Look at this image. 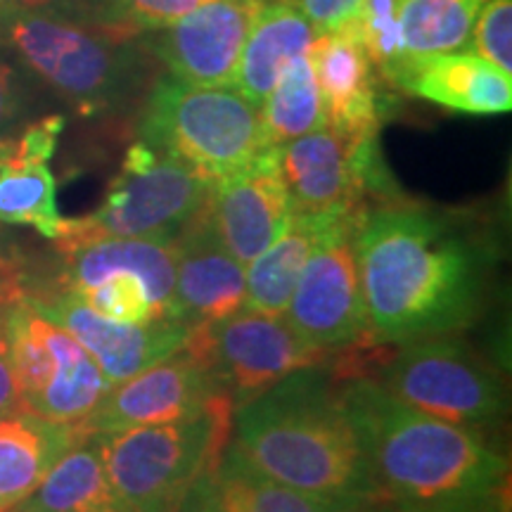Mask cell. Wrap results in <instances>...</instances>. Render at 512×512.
<instances>
[{"label": "cell", "mask_w": 512, "mask_h": 512, "mask_svg": "<svg viewBox=\"0 0 512 512\" xmlns=\"http://www.w3.org/2000/svg\"><path fill=\"white\" fill-rule=\"evenodd\" d=\"M309 57L323 95L325 126L349 136H377L382 121V95L377 91L368 50L356 24L320 31L311 41Z\"/></svg>", "instance_id": "ac0fdd59"}, {"label": "cell", "mask_w": 512, "mask_h": 512, "mask_svg": "<svg viewBox=\"0 0 512 512\" xmlns=\"http://www.w3.org/2000/svg\"><path fill=\"white\" fill-rule=\"evenodd\" d=\"M339 399L377 501L399 512H494L508 460L477 430L415 411L366 375L344 380Z\"/></svg>", "instance_id": "7a4b0ae2"}, {"label": "cell", "mask_w": 512, "mask_h": 512, "mask_svg": "<svg viewBox=\"0 0 512 512\" xmlns=\"http://www.w3.org/2000/svg\"><path fill=\"white\" fill-rule=\"evenodd\" d=\"M316 31H332L354 22L361 0H292Z\"/></svg>", "instance_id": "e575fe53"}, {"label": "cell", "mask_w": 512, "mask_h": 512, "mask_svg": "<svg viewBox=\"0 0 512 512\" xmlns=\"http://www.w3.org/2000/svg\"><path fill=\"white\" fill-rule=\"evenodd\" d=\"M261 3H271V0H261Z\"/></svg>", "instance_id": "ab89813d"}, {"label": "cell", "mask_w": 512, "mask_h": 512, "mask_svg": "<svg viewBox=\"0 0 512 512\" xmlns=\"http://www.w3.org/2000/svg\"><path fill=\"white\" fill-rule=\"evenodd\" d=\"M83 439L86 434L79 425H64L27 411L0 420V512L34 494L50 467Z\"/></svg>", "instance_id": "603a6c76"}, {"label": "cell", "mask_w": 512, "mask_h": 512, "mask_svg": "<svg viewBox=\"0 0 512 512\" xmlns=\"http://www.w3.org/2000/svg\"><path fill=\"white\" fill-rule=\"evenodd\" d=\"M403 3L406 0H361V8L354 19L370 62L392 86H399L403 64H406L401 34Z\"/></svg>", "instance_id": "f1b7e54d"}, {"label": "cell", "mask_w": 512, "mask_h": 512, "mask_svg": "<svg viewBox=\"0 0 512 512\" xmlns=\"http://www.w3.org/2000/svg\"><path fill=\"white\" fill-rule=\"evenodd\" d=\"M185 344L209 363L235 411L287 375L318 368L330 358L304 342L285 316H268L245 306L233 316L192 328Z\"/></svg>", "instance_id": "8fae6325"}, {"label": "cell", "mask_w": 512, "mask_h": 512, "mask_svg": "<svg viewBox=\"0 0 512 512\" xmlns=\"http://www.w3.org/2000/svg\"><path fill=\"white\" fill-rule=\"evenodd\" d=\"M259 8L261 0H209L171 27L152 31L143 46L164 64L171 79L190 86L233 88Z\"/></svg>", "instance_id": "9a60e30c"}, {"label": "cell", "mask_w": 512, "mask_h": 512, "mask_svg": "<svg viewBox=\"0 0 512 512\" xmlns=\"http://www.w3.org/2000/svg\"><path fill=\"white\" fill-rule=\"evenodd\" d=\"M204 3L209 0H112V8L119 24L143 36L171 27Z\"/></svg>", "instance_id": "1f68e13d"}, {"label": "cell", "mask_w": 512, "mask_h": 512, "mask_svg": "<svg viewBox=\"0 0 512 512\" xmlns=\"http://www.w3.org/2000/svg\"><path fill=\"white\" fill-rule=\"evenodd\" d=\"M176 318L188 328L216 323L245 306L247 273L223 247L207 211H197L174 240Z\"/></svg>", "instance_id": "e0dca14e"}, {"label": "cell", "mask_w": 512, "mask_h": 512, "mask_svg": "<svg viewBox=\"0 0 512 512\" xmlns=\"http://www.w3.org/2000/svg\"><path fill=\"white\" fill-rule=\"evenodd\" d=\"M8 512H38V510H27V508H19V505H17V508H12Z\"/></svg>", "instance_id": "f35d334b"}, {"label": "cell", "mask_w": 512, "mask_h": 512, "mask_svg": "<svg viewBox=\"0 0 512 512\" xmlns=\"http://www.w3.org/2000/svg\"><path fill=\"white\" fill-rule=\"evenodd\" d=\"M0 8H15V10H29V12H53V15L81 19V22L102 24V27H119L128 29L119 24L117 15H114L112 0H3ZM133 31V29H128ZM136 34V31H133Z\"/></svg>", "instance_id": "836d02e7"}, {"label": "cell", "mask_w": 512, "mask_h": 512, "mask_svg": "<svg viewBox=\"0 0 512 512\" xmlns=\"http://www.w3.org/2000/svg\"><path fill=\"white\" fill-rule=\"evenodd\" d=\"M470 38L479 57L512 74V0H486Z\"/></svg>", "instance_id": "4dcf8cb0"}, {"label": "cell", "mask_w": 512, "mask_h": 512, "mask_svg": "<svg viewBox=\"0 0 512 512\" xmlns=\"http://www.w3.org/2000/svg\"><path fill=\"white\" fill-rule=\"evenodd\" d=\"M38 313L53 320L81 344L98 363L107 382L117 384L152 363L162 361L181 349L190 337L188 325L181 320H150V323H119L88 309L72 292L31 287L24 294Z\"/></svg>", "instance_id": "5bb4252c"}, {"label": "cell", "mask_w": 512, "mask_h": 512, "mask_svg": "<svg viewBox=\"0 0 512 512\" xmlns=\"http://www.w3.org/2000/svg\"><path fill=\"white\" fill-rule=\"evenodd\" d=\"M351 512H399L396 508H392L389 503H382V501H373V503H366L361 505V508L351 510Z\"/></svg>", "instance_id": "74e56055"}, {"label": "cell", "mask_w": 512, "mask_h": 512, "mask_svg": "<svg viewBox=\"0 0 512 512\" xmlns=\"http://www.w3.org/2000/svg\"><path fill=\"white\" fill-rule=\"evenodd\" d=\"M64 131L62 114H50L34 121L17 136L0 138V164L5 162H50L57 140Z\"/></svg>", "instance_id": "d6a6232c"}, {"label": "cell", "mask_w": 512, "mask_h": 512, "mask_svg": "<svg viewBox=\"0 0 512 512\" xmlns=\"http://www.w3.org/2000/svg\"><path fill=\"white\" fill-rule=\"evenodd\" d=\"M377 373V382L406 406L460 427L491 425L508 406L501 375L451 337L401 344Z\"/></svg>", "instance_id": "9c48e42d"}, {"label": "cell", "mask_w": 512, "mask_h": 512, "mask_svg": "<svg viewBox=\"0 0 512 512\" xmlns=\"http://www.w3.org/2000/svg\"><path fill=\"white\" fill-rule=\"evenodd\" d=\"M204 211L223 247L245 266L278 240L292 219L278 147H268L245 169L211 181Z\"/></svg>", "instance_id": "2e32d148"}, {"label": "cell", "mask_w": 512, "mask_h": 512, "mask_svg": "<svg viewBox=\"0 0 512 512\" xmlns=\"http://www.w3.org/2000/svg\"><path fill=\"white\" fill-rule=\"evenodd\" d=\"M316 34V27L292 0L261 3L242 48L235 91L256 107L264 105L283 69L309 50Z\"/></svg>", "instance_id": "7402d4cb"}, {"label": "cell", "mask_w": 512, "mask_h": 512, "mask_svg": "<svg viewBox=\"0 0 512 512\" xmlns=\"http://www.w3.org/2000/svg\"><path fill=\"white\" fill-rule=\"evenodd\" d=\"M211 181L143 140L128 147L121 171L93 214L64 219L55 247L93 238L174 242L207 202Z\"/></svg>", "instance_id": "52a82bcc"}, {"label": "cell", "mask_w": 512, "mask_h": 512, "mask_svg": "<svg viewBox=\"0 0 512 512\" xmlns=\"http://www.w3.org/2000/svg\"><path fill=\"white\" fill-rule=\"evenodd\" d=\"M140 140L219 181L268 150L261 107L230 86H190L171 76L150 88L140 110Z\"/></svg>", "instance_id": "8992f818"}, {"label": "cell", "mask_w": 512, "mask_h": 512, "mask_svg": "<svg viewBox=\"0 0 512 512\" xmlns=\"http://www.w3.org/2000/svg\"><path fill=\"white\" fill-rule=\"evenodd\" d=\"M140 34L81 19L0 8V41L79 117L124 112L143 93L147 62Z\"/></svg>", "instance_id": "277c9868"}, {"label": "cell", "mask_w": 512, "mask_h": 512, "mask_svg": "<svg viewBox=\"0 0 512 512\" xmlns=\"http://www.w3.org/2000/svg\"><path fill=\"white\" fill-rule=\"evenodd\" d=\"M0 5H3V0H0Z\"/></svg>", "instance_id": "60d3db41"}, {"label": "cell", "mask_w": 512, "mask_h": 512, "mask_svg": "<svg viewBox=\"0 0 512 512\" xmlns=\"http://www.w3.org/2000/svg\"><path fill=\"white\" fill-rule=\"evenodd\" d=\"M62 256L57 287L67 292H81L98 283L107 273L128 271L143 278L150 290L159 316L176 318V252L174 242L140 238H93L76 245L57 247ZM183 323V320H181Z\"/></svg>", "instance_id": "ffe728a7"}, {"label": "cell", "mask_w": 512, "mask_h": 512, "mask_svg": "<svg viewBox=\"0 0 512 512\" xmlns=\"http://www.w3.org/2000/svg\"><path fill=\"white\" fill-rule=\"evenodd\" d=\"M261 121L271 147H280L325 126L323 95L306 53L287 64L278 76L261 105Z\"/></svg>", "instance_id": "4316f807"}, {"label": "cell", "mask_w": 512, "mask_h": 512, "mask_svg": "<svg viewBox=\"0 0 512 512\" xmlns=\"http://www.w3.org/2000/svg\"><path fill=\"white\" fill-rule=\"evenodd\" d=\"M0 223L31 226L48 240L60 235L64 219L50 162L0 164Z\"/></svg>", "instance_id": "83f0119b"}, {"label": "cell", "mask_w": 512, "mask_h": 512, "mask_svg": "<svg viewBox=\"0 0 512 512\" xmlns=\"http://www.w3.org/2000/svg\"><path fill=\"white\" fill-rule=\"evenodd\" d=\"M361 505L366 503L306 494L273 482L230 441L221 458L192 484L178 512H351Z\"/></svg>", "instance_id": "d6986e66"}, {"label": "cell", "mask_w": 512, "mask_h": 512, "mask_svg": "<svg viewBox=\"0 0 512 512\" xmlns=\"http://www.w3.org/2000/svg\"><path fill=\"white\" fill-rule=\"evenodd\" d=\"M233 415V401L223 394L188 418L95 434L126 512L181 510L192 484L228 446Z\"/></svg>", "instance_id": "5b68a950"}, {"label": "cell", "mask_w": 512, "mask_h": 512, "mask_svg": "<svg viewBox=\"0 0 512 512\" xmlns=\"http://www.w3.org/2000/svg\"><path fill=\"white\" fill-rule=\"evenodd\" d=\"M22 411V394H19V384L15 368H12L8 342L0 335V420Z\"/></svg>", "instance_id": "8d00e7d4"}, {"label": "cell", "mask_w": 512, "mask_h": 512, "mask_svg": "<svg viewBox=\"0 0 512 512\" xmlns=\"http://www.w3.org/2000/svg\"><path fill=\"white\" fill-rule=\"evenodd\" d=\"M339 211L349 209L292 214L283 235L245 266V309L268 313V316H283L313 247L318 245L320 235L325 233V228Z\"/></svg>", "instance_id": "cb8c5ba5"}, {"label": "cell", "mask_w": 512, "mask_h": 512, "mask_svg": "<svg viewBox=\"0 0 512 512\" xmlns=\"http://www.w3.org/2000/svg\"><path fill=\"white\" fill-rule=\"evenodd\" d=\"M366 209L335 214L313 247L283 313L304 342L330 356L368 342V316L354 245Z\"/></svg>", "instance_id": "30bf717a"}, {"label": "cell", "mask_w": 512, "mask_h": 512, "mask_svg": "<svg viewBox=\"0 0 512 512\" xmlns=\"http://www.w3.org/2000/svg\"><path fill=\"white\" fill-rule=\"evenodd\" d=\"M354 245L375 347L453 337L482 316L491 252L451 216L389 197L366 209Z\"/></svg>", "instance_id": "6da1fadb"}, {"label": "cell", "mask_w": 512, "mask_h": 512, "mask_svg": "<svg viewBox=\"0 0 512 512\" xmlns=\"http://www.w3.org/2000/svg\"><path fill=\"white\" fill-rule=\"evenodd\" d=\"M22 114V91L15 69L0 57V138L10 136Z\"/></svg>", "instance_id": "d590c367"}, {"label": "cell", "mask_w": 512, "mask_h": 512, "mask_svg": "<svg viewBox=\"0 0 512 512\" xmlns=\"http://www.w3.org/2000/svg\"><path fill=\"white\" fill-rule=\"evenodd\" d=\"M484 3L486 0H406L401 12L403 57H406L403 72L425 57L463 48L470 41L472 27Z\"/></svg>", "instance_id": "484cf974"}, {"label": "cell", "mask_w": 512, "mask_h": 512, "mask_svg": "<svg viewBox=\"0 0 512 512\" xmlns=\"http://www.w3.org/2000/svg\"><path fill=\"white\" fill-rule=\"evenodd\" d=\"M19 508L38 512H126L107 477L95 434H88L69 448Z\"/></svg>", "instance_id": "d4e9b609"}, {"label": "cell", "mask_w": 512, "mask_h": 512, "mask_svg": "<svg viewBox=\"0 0 512 512\" xmlns=\"http://www.w3.org/2000/svg\"><path fill=\"white\" fill-rule=\"evenodd\" d=\"M399 88L434 105L463 114H505L512 110V79L475 50H451L413 62Z\"/></svg>", "instance_id": "44dd1931"}, {"label": "cell", "mask_w": 512, "mask_h": 512, "mask_svg": "<svg viewBox=\"0 0 512 512\" xmlns=\"http://www.w3.org/2000/svg\"><path fill=\"white\" fill-rule=\"evenodd\" d=\"M0 335L8 342L27 413L79 425L112 387L93 356L27 297L0 309Z\"/></svg>", "instance_id": "ba28073f"}, {"label": "cell", "mask_w": 512, "mask_h": 512, "mask_svg": "<svg viewBox=\"0 0 512 512\" xmlns=\"http://www.w3.org/2000/svg\"><path fill=\"white\" fill-rule=\"evenodd\" d=\"M223 394L209 363L190 344H183L138 375L112 384L79 427L88 437L181 420Z\"/></svg>", "instance_id": "4fadbf2b"}, {"label": "cell", "mask_w": 512, "mask_h": 512, "mask_svg": "<svg viewBox=\"0 0 512 512\" xmlns=\"http://www.w3.org/2000/svg\"><path fill=\"white\" fill-rule=\"evenodd\" d=\"M88 309L100 313V316L119 320V323H150V320H166L159 316L155 302H152L150 290L143 278L128 271H114L100 278L98 283L76 292Z\"/></svg>", "instance_id": "f546056e"}, {"label": "cell", "mask_w": 512, "mask_h": 512, "mask_svg": "<svg viewBox=\"0 0 512 512\" xmlns=\"http://www.w3.org/2000/svg\"><path fill=\"white\" fill-rule=\"evenodd\" d=\"M235 446L261 475L306 494L377 501L339 389L318 368L273 384L233 415Z\"/></svg>", "instance_id": "3957f363"}, {"label": "cell", "mask_w": 512, "mask_h": 512, "mask_svg": "<svg viewBox=\"0 0 512 512\" xmlns=\"http://www.w3.org/2000/svg\"><path fill=\"white\" fill-rule=\"evenodd\" d=\"M292 214L361 209L399 192L384 169L377 136H349L323 126L278 147Z\"/></svg>", "instance_id": "7c38bea8"}]
</instances>
